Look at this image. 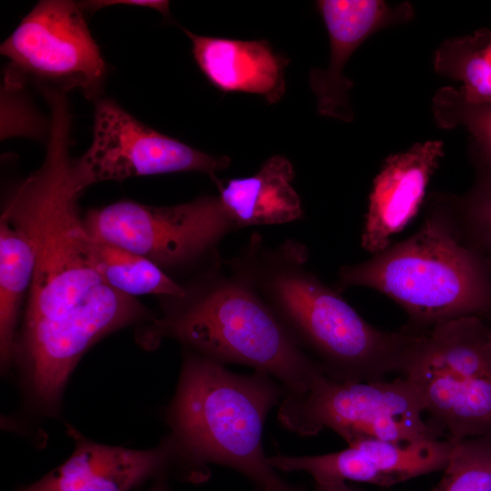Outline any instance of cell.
Returning <instances> with one entry per match:
<instances>
[{
    "label": "cell",
    "instance_id": "1",
    "mask_svg": "<svg viewBox=\"0 0 491 491\" xmlns=\"http://www.w3.org/2000/svg\"><path fill=\"white\" fill-rule=\"evenodd\" d=\"M71 118L50 121L41 166L12 191L1 215L28 237L35 270L15 347L33 403L47 414L60 406L67 379L105 336L156 316L100 274L77 200L84 192L69 155Z\"/></svg>",
    "mask_w": 491,
    "mask_h": 491
},
{
    "label": "cell",
    "instance_id": "2",
    "mask_svg": "<svg viewBox=\"0 0 491 491\" xmlns=\"http://www.w3.org/2000/svg\"><path fill=\"white\" fill-rule=\"evenodd\" d=\"M308 259L301 242L286 239L272 246L255 233L224 265L253 287L326 376L357 382L402 374L415 330L386 332L373 326L306 268Z\"/></svg>",
    "mask_w": 491,
    "mask_h": 491
},
{
    "label": "cell",
    "instance_id": "3",
    "mask_svg": "<svg viewBox=\"0 0 491 491\" xmlns=\"http://www.w3.org/2000/svg\"><path fill=\"white\" fill-rule=\"evenodd\" d=\"M286 389L270 375H240L192 349H184L175 396L166 413L177 465L193 479L207 477V465L230 467L259 491H304L285 481L264 452L263 427Z\"/></svg>",
    "mask_w": 491,
    "mask_h": 491
},
{
    "label": "cell",
    "instance_id": "4",
    "mask_svg": "<svg viewBox=\"0 0 491 491\" xmlns=\"http://www.w3.org/2000/svg\"><path fill=\"white\" fill-rule=\"evenodd\" d=\"M223 267L192 276L181 296H160L162 315L145 326L141 342L152 348L164 337L175 339L224 365L265 372L287 394L306 393L324 370L253 287Z\"/></svg>",
    "mask_w": 491,
    "mask_h": 491
},
{
    "label": "cell",
    "instance_id": "5",
    "mask_svg": "<svg viewBox=\"0 0 491 491\" xmlns=\"http://www.w3.org/2000/svg\"><path fill=\"white\" fill-rule=\"evenodd\" d=\"M352 286L384 294L416 329L491 313V262L470 241L450 196L434 199L422 225L407 239L341 266L336 290Z\"/></svg>",
    "mask_w": 491,
    "mask_h": 491
},
{
    "label": "cell",
    "instance_id": "6",
    "mask_svg": "<svg viewBox=\"0 0 491 491\" xmlns=\"http://www.w3.org/2000/svg\"><path fill=\"white\" fill-rule=\"evenodd\" d=\"M414 328V327H413ZM415 329L402 376L446 437L491 435V327L462 316Z\"/></svg>",
    "mask_w": 491,
    "mask_h": 491
},
{
    "label": "cell",
    "instance_id": "7",
    "mask_svg": "<svg viewBox=\"0 0 491 491\" xmlns=\"http://www.w3.org/2000/svg\"><path fill=\"white\" fill-rule=\"evenodd\" d=\"M425 414L416 388L404 376L342 382L321 375L306 393L286 395L277 419L302 436L331 429L348 445L362 439L409 444L446 437Z\"/></svg>",
    "mask_w": 491,
    "mask_h": 491
},
{
    "label": "cell",
    "instance_id": "8",
    "mask_svg": "<svg viewBox=\"0 0 491 491\" xmlns=\"http://www.w3.org/2000/svg\"><path fill=\"white\" fill-rule=\"evenodd\" d=\"M84 222L95 239L143 256L170 276L223 266L218 246L239 230L218 195L171 206L121 200L89 210Z\"/></svg>",
    "mask_w": 491,
    "mask_h": 491
},
{
    "label": "cell",
    "instance_id": "9",
    "mask_svg": "<svg viewBox=\"0 0 491 491\" xmlns=\"http://www.w3.org/2000/svg\"><path fill=\"white\" fill-rule=\"evenodd\" d=\"M12 80H32L46 92L77 89L99 95L106 65L86 24L81 4L40 1L1 45Z\"/></svg>",
    "mask_w": 491,
    "mask_h": 491
},
{
    "label": "cell",
    "instance_id": "10",
    "mask_svg": "<svg viewBox=\"0 0 491 491\" xmlns=\"http://www.w3.org/2000/svg\"><path fill=\"white\" fill-rule=\"evenodd\" d=\"M230 158L212 155L162 134L110 99L96 102L89 148L74 159L84 189L101 181L159 174L200 172L214 181Z\"/></svg>",
    "mask_w": 491,
    "mask_h": 491
},
{
    "label": "cell",
    "instance_id": "11",
    "mask_svg": "<svg viewBox=\"0 0 491 491\" xmlns=\"http://www.w3.org/2000/svg\"><path fill=\"white\" fill-rule=\"evenodd\" d=\"M456 439L444 437L409 444L362 439L343 450L316 456L267 457L276 471L309 474L316 484L362 482L389 486L443 471Z\"/></svg>",
    "mask_w": 491,
    "mask_h": 491
},
{
    "label": "cell",
    "instance_id": "12",
    "mask_svg": "<svg viewBox=\"0 0 491 491\" xmlns=\"http://www.w3.org/2000/svg\"><path fill=\"white\" fill-rule=\"evenodd\" d=\"M316 6L328 32L330 59L326 69L311 70L310 86L320 115L350 122L353 83L343 73L347 60L374 33L412 19L414 8L406 2L392 5L381 0H321Z\"/></svg>",
    "mask_w": 491,
    "mask_h": 491
},
{
    "label": "cell",
    "instance_id": "13",
    "mask_svg": "<svg viewBox=\"0 0 491 491\" xmlns=\"http://www.w3.org/2000/svg\"><path fill=\"white\" fill-rule=\"evenodd\" d=\"M68 434L75 443L69 458L17 491H129L176 464L170 436L154 448L140 450L95 443L73 427Z\"/></svg>",
    "mask_w": 491,
    "mask_h": 491
},
{
    "label": "cell",
    "instance_id": "14",
    "mask_svg": "<svg viewBox=\"0 0 491 491\" xmlns=\"http://www.w3.org/2000/svg\"><path fill=\"white\" fill-rule=\"evenodd\" d=\"M443 155V142L429 140L386 160L369 194L361 235L365 250L383 251L415 217Z\"/></svg>",
    "mask_w": 491,
    "mask_h": 491
},
{
    "label": "cell",
    "instance_id": "15",
    "mask_svg": "<svg viewBox=\"0 0 491 491\" xmlns=\"http://www.w3.org/2000/svg\"><path fill=\"white\" fill-rule=\"evenodd\" d=\"M192 43L193 58L207 81L226 93L262 95L277 103L285 93L288 60L276 54L266 40L205 36L183 29Z\"/></svg>",
    "mask_w": 491,
    "mask_h": 491
},
{
    "label": "cell",
    "instance_id": "16",
    "mask_svg": "<svg viewBox=\"0 0 491 491\" xmlns=\"http://www.w3.org/2000/svg\"><path fill=\"white\" fill-rule=\"evenodd\" d=\"M295 170L283 155L266 159L251 176L214 180L219 198L237 227L282 225L303 217L292 185Z\"/></svg>",
    "mask_w": 491,
    "mask_h": 491
},
{
    "label": "cell",
    "instance_id": "17",
    "mask_svg": "<svg viewBox=\"0 0 491 491\" xmlns=\"http://www.w3.org/2000/svg\"><path fill=\"white\" fill-rule=\"evenodd\" d=\"M35 252L23 230L6 217L0 218V354L2 368L15 358L16 324L20 307L30 289Z\"/></svg>",
    "mask_w": 491,
    "mask_h": 491
},
{
    "label": "cell",
    "instance_id": "18",
    "mask_svg": "<svg viewBox=\"0 0 491 491\" xmlns=\"http://www.w3.org/2000/svg\"><path fill=\"white\" fill-rule=\"evenodd\" d=\"M92 237V236H91ZM97 268L115 290L130 296H181L185 288L154 262L120 246L92 237Z\"/></svg>",
    "mask_w": 491,
    "mask_h": 491
},
{
    "label": "cell",
    "instance_id": "19",
    "mask_svg": "<svg viewBox=\"0 0 491 491\" xmlns=\"http://www.w3.org/2000/svg\"><path fill=\"white\" fill-rule=\"evenodd\" d=\"M435 70L459 80L466 101L491 103V62L483 54L476 33L445 41L436 51Z\"/></svg>",
    "mask_w": 491,
    "mask_h": 491
},
{
    "label": "cell",
    "instance_id": "20",
    "mask_svg": "<svg viewBox=\"0 0 491 491\" xmlns=\"http://www.w3.org/2000/svg\"><path fill=\"white\" fill-rule=\"evenodd\" d=\"M432 109L442 128L463 125L469 131L480 175L491 177V103H469L459 88L446 86L436 93Z\"/></svg>",
    "mask_w": 491,
    "mask_h": 491
},
{
    "label": "cell",
    "instance_id": "21",
    "mask_svg": "<svg viewBox=\"0 0 491 491\" xmlns=\"http://www.w3.org/2000/svg\"><path fill=\"white\" fill-rule=\"evenodd\" d=\"M443 471L428 491H491V435L456 439Z\"/></svg>",
    "mask_w": 491,
    "mask_h": 491
},
{
    "label": "cell",
    "instance_id": "22",
    "mask_svg": "<svg viewBox=\"0 0 491 491\" xmlns=\"http://www.w3.org/2000/svg\"><path fill=\"white\" fill-rule=\"evenodd\" d=\"M456 203L467 236L491 262V177L479 175L471 190Z\"/></svg>",
    "mask_w": 491,
    "mask_h": 491
},
{
    "label": "cell",
    "instance_id": "23",
    "mask_svg": "<svg viewBox=\"0 0 491 491\" xmlns=\"http://www.w3.org/2000/svg\"><path fill=\"white\" fill-rule=\"evenodd\" d=\"M82 6L87 11H95L102 7L114 5H126L134 6L147 7L155 9L160 12L164 16H169V2L159 0H99V1H87L83 2Z\"/></svg>",
    "mask_w": 491,
    "mask_h": 491
},
{
    "label": "cell",
    "instance_id": "24",
    "mask_svg": "<svg viewBox=\"0 0 491 491\" xmlns=\"http://www.w3.org/2000/svg\"><path fill=\"white\" fill-rule=\"evenodd\" d=\"M313 491H365L347 484V482H335L316 484Z\"/></svg>",
    "mask_w": 491,
    "mask_h": 491
},
{
    "label": "cell",
    "instance_id": "25",
    "mask_svg": "<svg viewBox=\"0 0 491 491\" xmlns=\"http://www.w3.org/2000/svg\"><path fill=\"white\" fill-rule=\"evenodd\" d=\"M480 47L483 54L491 62V31L487 29H481L476 31Z\"/></svg>",
    "mask_w": 491,
    "mask_h": 491
},
{
    "label": "cell",
    "instance_id": "26",
    "mask_svg": "<svg viewBox=\"0 0 491 491\" xmlns=\"http://www.w3.org/2000/svg\"><path fill=\"white\" fill-rule=\"evenodd\" d=\"M148 491H169V489L164 478H160Z\"/></svg>",
    "mask_w": 491,
    "mask_h": 491
},
{
    "label": "cell",
    "instance_id": "27",
    "mask_svg": "<svg viewBox=\"0 0 491 491\" xmlns=\"http://www.w3.org/2000/svg\"><path fill=\"white\" fill-rule=\"evenodd\" d=\"M484 319H486V321L488 323V325L491 327V313Z\"/></svg>",
    "mask_w": 491,
    "mask_h": 491
},
{
    "label": "cell",
    "instance_id": "28",
    "mask_svg": "<svg viewBox=\"0 0 491 491\" xmlns=\"http://www.w3.org/2000/svg\"><path fill=\"white\" fill-rule=\"evenodd\" d=\"M255 491H259V490L256 489V490H255Z\"/></svg>",
    "mask_w": 491,
    "mask_h": 491
}]
</instances>
